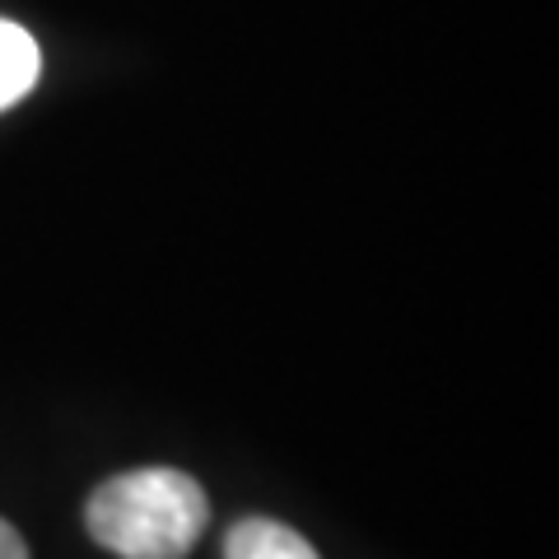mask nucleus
<instances>
[{
	"mask_svg": "<svg viewBox=\"0 0 559 559\" xmlns=\"http://www.w3.org/2000/svg\"><path fill=\"white\" fill-rule=\"evenodd\" d=\"M224 559H322L318 546L275 518H242L224 536Z\"/></svg>",
	"mask_w": 559,
	"mask_h": 559,
	"instance_id": "obj_2",
	"label": "nucleus"
},
{
	"mask_svg": "<svg viewBox=\"0 0 559 559\" xmlns=\"http://www.w3.org/2000/svg\"><path fill=\"white\" fill-rule=\"evenodd\" d=\"M210 522L205 489L178 466H135L103 480L84 527L117 559H187Z\"/></svg>",
	"mask_w": 559,
	"mask_h": 559,
	"instance_id": "obj_1",
	"label": "nucleus"
},
{
	"mask_svg": "<svg viewBox=\"0 0 559 559\" xmlns=\"http://www.w3.org/2000/svg\"><path fill=\"white\" fill-rule=\"evenodd\" d=\"M0 559H28L24 536L14 532V522H5V518H0Z\"/></svg>",
	"mask_w": 559,
	"mask_h": 559,
	"instance_id": "obj_4",
	"label": "nucleus"
},
{
	"mask_svg": "<svg viewBox=\"0 0 559 559\" xmlns=\"http://www.w3.org/2000/svg\"><path fill=\"white\" fill-rule=\"evenodd\" d=\"M43 75V51L33 33L14 20H0V112L14 108Z\"/></svg>",
	"mask_w": 559,
	"mask_h": 559,
	"instance_id": "obj_3",
	"label": "nucleus"
}]
</instances>
